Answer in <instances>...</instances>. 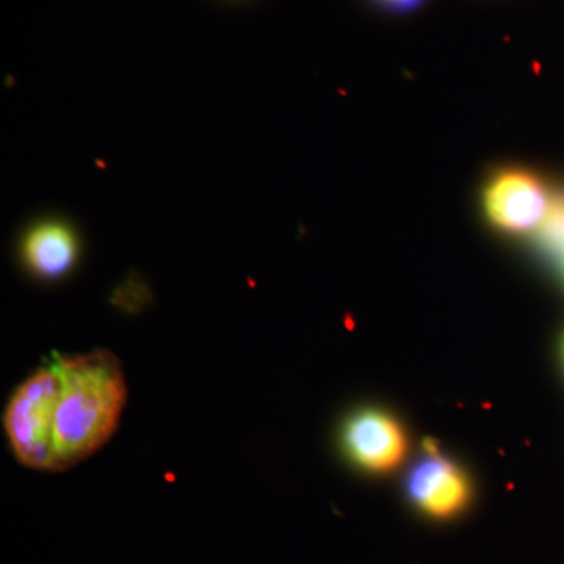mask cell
<instances>
[{"label":"cell","instance_id":"cell-4","mask_svg":"<svg viewBox=\"0 0 564 564\" xmlns=\"http://www.w3.org/2000/svg\"><path fill=\"white\" fill-rule=\"evenodd\" d=\"M408 491L425 513L447 518L458 513L469 500L466 475L447 459L433 454L411 470Z\"/></svg>","mask_w":564,"mask_h":564},{"label":"cell","instance_id":"cell-1","mask_svg":"<svg viewBox=\"0 0 564 564\" xmlns=\"http://www.w3.org/2000/svg\"><path fill=\"white\" fill-rule=\"evenodd\" d=\"M124 373L110 351L57 358L17 389L6 411L14 455L39 470H65L98 452L120 422Z\"/></svg>","mask_w":564,"mask_h":564},{"label":"cell","instance_id":"cell-6","mask_svg":"<svg viewBox=\"0 0 564 564\" xmlns=\"http://www.w3.org/2000/svg\"><path fill=\"white\" fill-rule=\"evenodd\" d=\"M538 237L545 250L564 252V196L554 198L547 217L538 229Z\"/></svg>","mask_w":564,"mask_h":564},{"label":"cell","instance_id":"cell-2","mask_svg":"<svg viewBox=\"0 0 564 564\" xmlns=\"http://www.w3.org/2000/svg\"><path fill=\"white\" fill-rule=\"evenodd\" d=\"M552 203L554 198L544 182L525 170L507 169L494 174L484 193L486 218L508 234L538 231Z\"/></svg>","mask_w":564,"mask_h":564},{"label":"cell","instance_id":"cell-7","mask_svg":"<svg viewBox=\"0 0 564 564\" xmlns=\"http://www.w3.org/2000/svg\"><path fill=\"white\" fill-rule=\"evenodd\" d=\"M375 2L388 10L410 11L421 7L423 0H375Z\"/></svg>","mask_w":564,"mask_h":564},{"label":"cell","instance_id":"cell-5","mask_svg":"<svg viewBox=\"0 0 564 564\" xmlns=\"http://www.w3.org/2000/svg\"><path fill=\"white\" fill-rule=\"evenodd\" d=\"M79 252L76 234L57 220L41 221L25 234L22 258L33 273L55 280L68 273Z\"/></svg>","mask_w":564,"mask_h":564},{"label":"cell","instance_id":"cell-3","mask_svg":"<svg viewBox=\"0 0 564 564\" xmlns=\"http://www.w3.org/2000/svg\"><path fill=\"white\" fill-rule=\"evenodd\" d=\"M345 445L356 463L375 473L392 469L406 454L402 426L378 411H364L348 421Z\"/></svg>","mask_w":564,"mask_h":564},{"label":"cell","instance_id":"cell-8","mask_svg":"<svg viewBox=\"0 0 564 564\" xmlns=\"http://www.w3.org/2000/svg\"><path fill=\"white\" fill-rule=\"evenodd\" d=\"M563 355H564V343H563Z\"/></svg>","mask_w":564,"mask_h":564}]
</instances>
